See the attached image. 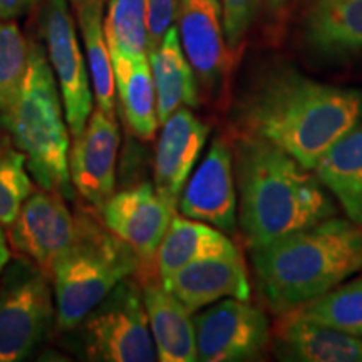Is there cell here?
<instances>
[{"mask_svg":"<svg viewBox=\"0 0 362 362\" xmlns=\"http://www.w3.org/2000/svg\"><path fill=\"white\" fill-rule=\"evenodd\" d=\"M238 119L243 133L314 171L324 153L362 123V90L319 83L288 66L272 67L243 98Z\"/></svg>","mask_w":362,"mask_h":362,"instance_id":"obj_1","label":"cell"},{"mask_svg":"<svg viewBox=\"0 0 362 362\" xmlns=\"http://www.w3.org/2000/svg\"><path fill=\"white\" fill-rule=\"evenodd\" d=\"M238 223L248 250H259L336 214L324 185L296 158L242 133L233 149Z\"/></svg>","mask_w":362,"mask_h":362,"instance_id":"obj_2","label":"cell"},{"mask_svg":"<svg viewBox=\"0 0 362 362\" xmlns=\"http://www.w3.org/2000/svg\"><path fill=\"white\" fill-rule=\"evenodd\" d=\"M252 264L267 305L282 315L362 269V225L330 216L253 250Z\"/></svg>","mask_w":362,"mask_h":362,"instance_id":"obj_3","label":"cell"},{"mask_svg":"<svg viewBox=\"0 0 362 362\" xmlns=\"http://www.w3.org/2000/svg\"><path fill=\"white\" fill-rule=\"evenodd\" d=\"M64 116L61 93L45 49L33 42L22 88L0 117L16 148L25 156L27 168L39 187L72 198L69 126Z\"/></svg>","mask_w":362,"mask_h":362,"instance_id":"obj_4","label":"cell"},{"mask_svg":"<svg viewBox=\"0 0 362 362\" xmlns=\"http://www.w3.org/2000/svg\"><path fill=\"white\" fill-rule=\"evenodd\" d=\"M143 269L138 253L103 221L78 216L74 240L57 259L51 277L59 329L78 327L121 280Z\"/></svg>","mask_w":362,"mask_h":362,"instance_id":"obj_5","label":"cell"},{"mask_svg":"<svg viewBox=\"0 0 362 362\" xmlns=\"http://www.w3.org/2000/svg\"><path fill=\"white\" fill-rule=\"evenodd\" d=\"M84 356L94 362H155L141 285L133 277L121 280L81 320Z\"/></svg>","mask_w":362,"mask_h":362,"instance_id":"obj_6","label":"cell"},{"mask_svg":"<svg viewBox=\"0 0 362 362\" xmlns=\"http://www.w3.org/2000/svg\"><path fill=\"white\" fill-rule=\"evenodd\" d=\"M52 282L24 255L8 260L0 275V362L33 354L56 315Z\"/></svg>","mask_w":362,"mask_h":362,"instance_id":"obj_7","label":"cell"},{"mask_svg":"<svg viewBox=\"0 0 362 362\" xmlns=\"http://www.w3.org/2000/svg\"><path fill=\"white\" fill-rule=\"evenodd\" d=\"M42 35L49 64L56 76L67 126L78 136L93 112V90L88 62L81 51L67 0H45Z\"/></svg>","mask_w":362,"mask_h":362,"instance_id":"obj_8","label":"cell"},{"mask_svg":"<svg viewBox=\"0 0 362 362\" xmlns=\"http://www.w3.org/2000/svg\"><path fill=\"white\" fill-rule=\"evenodd\" d=\"M198 361L260 359L270 341L267 315L248 300L225 298L193 317Z\"/></svg>","mask_w":362,"mask_h":362,"instance_id":"obj_9","label":"cell"},{"mask_svg":"<svg viewBox=\"0 0 362 362\" xmlns=\"http://www.w3.org/2000/svg\"><path fill=\"white\" fill-rule=\"evenodd\" d=\"M78 216L71 214L64 197L40 188L27 198L12 221L8 242L51 279L57 259L74 240Z\"/></svg>","mask_w":362,"mask_h":362,"instance_id":"obj_10","label":"cell"},{"mask_svg":"<svg viewBox=\"0 0 362 362\" xmlns=\"http://www.w3.org/2000/svg\"><path fill=\"white\" fill-rule=\"evenodd\" d=\"M180 214L205 221L221 232L237 230V181L233 149L225 138H215L197 171L189 175L178 198Z\"/></svg>","mask_w":362,"mask_h":362,"instance_id":"obj_11","label":"cell"},{"mask_svg":"<svg viewBox=\"0 0 362 362\" xmlns=\"http://www.w3.org/2000/svg\"><path fill=\"white\" fill-rule=\"evenodd\" d=\"M99 210L103 225L133 248L144 267L155 264L175 208L163 200L151 183L115 193Z\"/></svg>","mask_w":362,"mask_h":362,"instance_id":"obj_12","label":"cell"},{"mask_svg":"<svg viewBox=\"0 0 362 362\" xmlns=\"http://www.w3.org/2000/svg\"><path fill=\"white\" fill-rule=\"evenodd\" d=\"M119 126L116 116L93 110L69 149L71 183L84 200L101 208L115 194Z\"/></svg>","mask_w":362,"mask_h":362,"instance_id":"obj_13","label":"cell"},{"mask_svg":"<svg viewBox=\"0 0 362 362\" xmlns=\"http://www.w3.org/2000/svg\"><path fill=\"white\" fill-rule=\"evenodd\" d=\"M176 24L198 90L203 89V93L211 96L232 64L225 42L220 0H181Z\"/></svg>","mask_w":362,"mask_h":362,"instance_id":"obj_14","label":"cell"},{"mask_svg":"<svg viewBox=\"0 0 362 362\" xmlns=\"http://www.w3.org/2000/svg\"><path fill=\"white\" fill-rule=\"evenodd\" d=\"M161 126L153 187L171 208H176L180 194L202 155L210 128L188 106L176 110Z\"/></svg>","mask_w":362,"mask_h":362,"instance_id":"obj_15","label":"cell"},{"mask_svg":"<svg viewBox=\"0 0 362 362\" xmlns=\"http://www.w3.org/2000/svg\"><path fill=\"white\" fill-rule=\"evenodd\" d=\"M161 284L192 314L221 298H250L248 272L240 252L192 262Z\"/></svg>","mask_w":362,"mask_h":362,"instance_id":"obj_16","label":"cell"},{"mask_svg":"<svg viewBox=\"0 0 362 362\" xmlns=\"http://www.w3.org/2000/svg\"><path fill=\"white\" fill-rule=\"evenodd\" d=\"M280 359L300 362H362V336L285 312L275 330Z\"/></svg>","mask_w":362,"mask_h":362,"instance_id":"obj_17","label":"cell"},{"mask_svg":"<svg viewBox=\"0 0 362 362\" xmlns=\"http://www.w3.org/2000/svg\"><path fill=\"white\" fill-rule=\"evenodd\" d=\"M141 293L158 361H198L197 332L192 312L171 296L161 282L153 279L141 284Z\"/></svg>","mask_w":362,"mask_h":362,"instance_id":"obj_18","label":"cell"},{"mask_svg":"<svg viewBox=\"0 0 362 362\" xmlns=\"http://www.w3.org/2000/svg\"><path fill=\"white\" fill-rule=\"evenodd\" d=\"M304 40L320 56L362 52V0H310L304 13Z\"/></svg>","mask_w":362,"mask_h":362,"instance_id":"obj_19","label":"cell"},{"mask_svg":"<svg viewBox=\"0 0 362 362\" xmlns=\"http://www.w3.org/2000/svg\"><path fill=\"white\" fill-rule=\"evenodd\" d=\"M156 93L160 124L180 107H197L200 101L193 67L181 47L178 29L171 27L155 51L148 52Z\"/></svg>","mask_w":362,"mask_h":362,"instance_id":"obj_20","label":"cell"},{"mask_svg":"<svg viewBox=\"0 0 362 362\" xmlns=\"http://www.w3.org/2000/svg\"><path fill=\"white\" fill-rule=\"evenodd\" d=\"M237 252L238 248L221 230L205 221L173 215L168 232L156 252L155 265L163 280L192 262Z\"/></svg>","mask_w":362,"mask_h":362,"instance_id":"obj_21","label":"cell"},{"mask_svg":"<svg viewBox=\"0 0 362 362\" xmlns=\"http://www.w3.org/2000/svg\"><path fill=\"white\" fill-rule=\"evenodd\" d=\"M314 173L337 198L349 220L362 225V123L324 153Z\"/></svg>","mask_w":362,"mask_h":362,"instance_id":"obj_22","label":"cell"},{"mask_svg":"<svg viewBox=\"0 0 362 362\" xmlns=\"http://www.w3.org/2000/svg\"><path fill=\"white\" fill-rule=\"evenodd\" d=\"M115 83L119 98L121 115L136 138L151 141L158 126L156 93L149 59H112Z\"/></svg>","mask_w":362,"mask_h":362,"instance_id":"obj_23","label":"cell"},{"mask_svg":"<svg viewBox=\"0 0 362 362\" xmlns=\"http://www.w3.org/2000/svg\"><path fill=\"white\" fill-rule=\"evenodd\" d=\"M81 35H83L86 62L98 107L107 115L116 111V83L110 49L104 35V2L88 0L76 6Z\"/></svg>","mask_w":362,"mask_h":362,"instance_id":"obj_24","label":"cell"},{"mask_svg":"<svg viewBox=\"0 0 362 362\" xmlns=\"http://www.w3.org/2000/svg\"><path fill=\"white\" fill-rule=\"evenodd\" d=\"M104 35L112 59L148 57L144 0H110L104 17Z\"/></svg>","mask_w":362,"mask_h":362,"instance_id":"obj_25","label":"cell"},{"mask_svg":"<svg viewBox=\"0 0 362 362\" xmlns=\"http://www.w3.org/2000/svg\"><path fill=\"white\" fill-rule=\"evenodd\" d=\"M315 322L362 336V277L293 309Z\"/></svg>","mask_w":362,"mask_h":362,"instance_id":"obj_26","label":"cell"},{"mask_svg":"<svg viewBox=\"0 0 362 362\" xmlns=\"http://www.w3.org/2000/svg\"><path fill=\"white\" fill-rule=\"evenodd\" d=\"M29 67V44L16 21H0V115L16 101Z\"/></svg>","mask_w":362,"mask_h":362,"instance_id":"obj_27","label":"cell"},{"mask_svg":"<svg viewBox=\"0 0 362 362\" xmlns=\"http://www.w3.org/2000/svg\"><path fill=\"white\" fill-rule=\"evenodd\" d=\"M25 156L19 149L0 148V226H11L34 192Z\"/></svg>","mask_w":362,"mask_h":362,"instance_id":"obj_28","label":"cell"},{"mask_svg":"<svg viewBox=\"0 0 362 362\" xmlns=\"http://www.w3.org/2000/svg\"><path fill=\"white\" fill-rule=\"evenodd\" d=\"M260 4L262 0H220L225 42L232 59L242 51L247 35L257 19Z\"/></svg>","mask_w":362,"mask_h":362,"instance_id":"obj_29","label":"cell"},{"mask_svg":"<svg viewBox=\"0 0 362 362\" xmlns=\"http://www.w3.org/2000/svg\"><path fill=\"white\" fill-rule=\"evenodd\" d=\"M181 0H144L148 30V52L155 51L166 33L175 27Z\"/></svg>","mask_w":362,"mask_h":362,"instance_id":"obj_30","label":"cell"},{"mask_svg":"<svg viewBox=\"0 0 362 362\" xmlns=\"http://www.w3.org/2000/svg\"><path fill=\"white\" fill-rule=\"evenodd\" d=\"M39 2L40 0H0V21H16Z\"/></svg>","mask_w":362,"mask_h":362,"instance_id":"obj_31","label":"cell"},{"mask_svg":"<svg viewBox=\"0 0 362 362\" xmlns=\"http://www.w3.org/2000/svg\"><path fill=\"white\" fill-rule=\"evenodd\" d=\"M8 260H11V250L7 245V237L4 235L2 226H0V275H2L4 269H6Z\"/></svg>","mask_w":362,"mask_h":362,"instance_id":"obj_32","label":"cell"},{"mask_svg":"<svg viewBox=\"0 0 362 362\" xmlns=\"http://www.w3.org/2000/svg\"><path fill=\"white\" fill-rule=\"evenodd\" d=\"M267 11H269L272 16H282L285 8H287L291 0H264Z\"/></svg>","mask_w":362,"mask_h":362,"instance_id":"obj_33","label":"cell"},{"mask_svg":"<svg viewBox=\"0 0 362 362\" xmlns=\"http://www.w3.org/2000/svg\"><path fill=\"white\" fill-rule=\"evenodd\" d=\"M72 4H74V6H79V4H83V2H88V0H71ZM104 2V0H103Z\"/></svg>","mask_w":362,"mask_h":362,"instance_id":"obj_34","label":"cell"}]
</instances>
